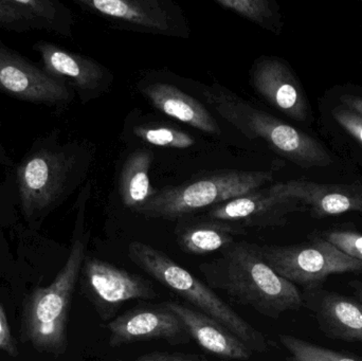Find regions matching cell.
<instances>
[{
	"mask_svg": "<svg viewBox=\"0 0 362 361\" xmlns=\"http://www.w3.org/2000/svg\"><path fill=\"white\" fill-rule=\"evenodd\" d=\"M243 227L209 220L185 222L176 229V239L183 252L206 256L221 251L235 243L236 235H244Z\"/></svg>",
	"mask_w": 362,
	"mask_h": 361,
	"instance_id": "cell-19",
	"label": "cell"
},
{
	"mask_svg": "<svg viewBox=\"0 0 362 361\" xmlns=\"http://www.w3.org/2000/svg\"><path fill=\"white\" fill-rule=\"evenodd\" d=\"M317 235L341 250L344 254L362 262V233L356 231L341 230V229H332Z\"/></svg>",
	"mask_w": 362,
	"mask_h": 361,
	"instance_id": "cell-26",
	"label": "cell"
},
{
	"mask_svg": "<svg viewBox=\"0 0 362 361\" xmlns=\"http://www.w3.org/2000/svg\"><path fill=\"white\" fill-rule=\"evenodd\" d=\"M279 338L288 351L287 361H362L354 354L327 349L291 335L282 334Z\"/></svg>",
	"mask_w": 362,
	"mask_h": 361,
	"instance_id": "cell-22",
	"label": "cell"
},
{
	"mask_svg": "<svg viewBox=\"0 0 362 361\" xmlns=\"http://www.w3.org/2000/svg\"><path fill=\"white\" fill-rule=\"evenodd\" d=\"M154 155L140 148L127 157L121 172L119 191L125 207L136 211L148 203L157 191L150 182V170Z\"/></svg>",
	"mask_w": 362,
	"mask_h": 361,
	"instance_id": "cell-20",
	"label": "cell"
},
{
	"mask_svg": "<svg viewBox=\"0 0 362 361\" xmlns=\"http://www.w3.org/2000/svg\"><path fill=\"white\" fill-rule=\"evenodd\" d=\"M33 30L72 37L74 14L59 0H21Z\"/></svg>",
	"mask_w": 362,
	"mask_h": 361,
	"instance_id": "cell-21",
	"label": "cell"
},
{
	"mask_svg": "<svg viewBox=\"0 0 362 361\" xmlns=\"http://www.w3.org/2000/svg\"><path fill=\"white\" fill-rule=\"evenodd\" d=\"M341 100V105L350 108L353 112L362 116V97L357 95H344L340 97Z\"/></svg>",
	"mask_w": 362,
	"mask_h": 361,
	"instance_id": "cell-30",
	"label": "cell"
},
{
	"mask_svg": "<svg viewBox=\"0 0 362 361\" xmlns=\"http://www.w3.org/2000/svg\"><path fill=\"white\" fill-rule=\"evenodd\" d=\"M107 329L112 348L156 339L175 345L191 339L180 318L163 303L156 307H135L112 320Z\"/></svg>",
	"mask_w": 362,
	"mask_h": 361,
	"instance_id": "cell-11",
	"label": "cell"
},
{
	"mask_svg": "<svg viewBox=\"0 0 362 361\" xmlns=\"http://www.w3.org/2000/svg\"><path fill=\"white\" fill-rule=\"evenodd\" d=\"M332 114L336 122L362 144V116L344 105L334 108Z\"/></svg>",
	"mask_w": 362,
	"mask_h": 361,
	"instance_id": "cell-27",
	"label": "cell"
},
{
	"mask_svg": "<svg viewBox=\"0 0 362 361\" xmlns=\"http://www.w3.org/2000/svg\"><path fill=\"white\" fill-rule=\"evenodd\" d=\"M217 114L249 139H262L276 154L303 169L323 167L333 163L325 146L308 134L251 105L221 88L204 93Z\"/></svg>",
	"mask_w": 362,
	"mask_h": 361,
	"instance_id": "cell-5",
	"label": "cell"
},
{
	"mask_svg": "<svg viewBox=\"0 0 362 361\" xmlns=\"http://www.w3.org/2000/svg\"><path fill=\"white\" fill-rule=\"evenodd\" d=\"M90 12L124 25L153 33L174 35L177 25L175 16L165 1L159 0H74Z\"/></svg>",
	"mask_w": 362,
	"mask_h": 361,
	"instance_id": "cell-16",
	"label": "cell"
},
{
	"mask_svg": "<svg viewBox=\"0 0 362 361\" xmlns=\"http://www.w3.org/2000/svg\"><path fill=\"white\" fill-rule=\"evenodd\" d=\"M0 350L8 355H18V349L15 345L14 339L11 333L10 326H8V319H6V314L4 309L0 305Z\"/></svg>",
	"mask_w": 362,
	"mask_h": 361,
	"instance_id": "cell-28",
	"label": "cell"
},
{
	"mask_svg": "<svg viewBox=\"0 0 362 361\" xmlns=\"http://www.w3.org/2000/svg\"><path fill=\"white\" fill-rule=\"evenodd\" d=\"M304 307L329 339L362 345V304L357 299L329 292L323 286L302 290Z\"/></svg>",
	"mask_w": 362,
	"mask_h": 361,
	"instance_id": "cell-12",
	"label": "cell"
},
{
	"mask_svg": "<svg viewBox=\"0 0 362 361\" xmlns=\"http://www.w3.org/2000/svg\"><path fill=\"white\" fill-rule=\"evenodd\" d=\"M198 267L208 286L223 290L234 302L252 307L265 317L278 319L304 307L298 286L278 275L255 244L235 242Z\"/></svg>",
	"mask_w": 362,
	"mask_h": 361,
	"instance_id": "cell-2",
	"label": "cell"
},
{
	"mask_svg": "<svg viewBox=\"0 0 362 361\" xmlns=\"http://www.w3.org/2000/svg\"><path fill=\"white\" fill-rule=\"evenodd\" d=\"M163 304L173 312L191 339L209 353L227 360H248L253 352L231 331L206 314L175 301Z\"/></svg>",
	"mask_w": 362,
	"mask_h": 361,
	"instance_id": "cell-17",
	"label": "cell"
},
{
	"mask_svg": "<svg viewBox=\"0 0 362 361\" xmlns=\"http://www.w3.org/2000/svg\"><path fill=\"white\" fill-rule=\"evenodd\" d=\"M2 123L1 119H0V136H1ZM0 165L6 170H14L15 162L10 158L6 150H4L2 146L1 142H0Z\"/></svg>",
	"mask_w": 362,
	"mask_h": 361,
	"instance_id": "cell-31",
	"label": "cell"
},
{
	"mask_svg": "<svg viewBox=\"0 0 362 361\" xmlns=\"http://www.w3.org/2000/svg\"><path fill=\"white\" fill-rule=\"evenodd\" d=\"M129 260L161 285L231 331L253 353L269 351L267 337L238 315L210 286L178 265L167 254L142 242H132Z\"/></svg>",
	"mask_w": 362,
	"mask_h": 361,
	"instance_id": "cell-4",
	"label": "cell"
},
{
	"mask_svg": "<svg viewBox=\"0 0 362 361\" xmlns=\"http://www.w3.org/2000/svg\"><path fill=\"white\" fill-rule=\"evenodd\" d=\"M82 268L87 296L101 319L110 320L129 301L158 297L152 282L146 278L100 259L86 256Z\"/></svg>",
	"mask_w": 362,
	"mask_h": 361,
	"instance_id": "cell-9",
	"label": "cell"
},
{
	"mask_svg": "<svg viewBox=\"0 0 362 361\" xmlns=\"http://www.w3.org/2000/svg\"><path fill=\"white\" fill-rule=\"evenodd\" d=\"M88 161L84 144L62 142L57 129L34 140L14 167L17 205L30 226L40 224L72 194Z\"/></svg>",
	"mask_w": 362,
	"mask_h": 361,
	"instance_id": "cell-1",
	"label": "cell"
},
{
	"mask_svg": "<svg viewBox=\"0 0 362 361\" xmlns=\"http://www.w3.org/2000/svg\"><path fill=\"white\" fill-rule=\"evenodd\" d=\"M144 95L151 103L180 122L185 123L204 133L219 135L218 123L209 110L197 100L167 83H154L144 89Z\"/></svg>",
	"mask_w": 362,
	"mask_h": 361,
	"instance_id": "cell-18",
	"label": "cell"
},
{
	"mask_svg": "<svg viewBox=\"0 0 362 361\" xmlns=\"http://www.w3.org/2000/svg\"><path fill=\"white\" fill-rule=\"evenodd\" d=\"M255 90L268 103L300 122L310 114L308 99L288 66L276 57H262L253 66Z\"/></svg>",
	"mask_w": 362,
	"mask_h": 361,
	"instance_id": "cell-15",
	"label": "cell"
},
{
	"mask_svg": "<svg viewBox=\"0 0 362 361\" xmlns=\"http://www.w3.org/2000/svg\"><path fill=\"white\" fill-rule=\"evenodd\" d=\"M134 133L146 143L170 148H189L195 144V140L178 129L168 126H137Z\"/></svg>",
	"mask_w": 362,
	"mask_h": 361,
	"instance_id": "cell-24",
	"label": "cell"
},
{
	"mask_svg": "<svg viewBox=\"0 0 362 361\" xmlns=\"http://www.w3.org/2000/svg\"><path fill=\"white\" fill-rule=\"evenodd\" d=\"M0 30L18 34L33 30L21 0H0Z\"/></svg>",
	"mask_w": 362,
	"mask_h": 361,
	"instance_id": "cell-25",
	"label": "cell"
},
{
	"mask_svg": "<svg viewBox=\"0 0 362 361\" xmlns=\"http://www.w3.org/2000/svg\"><path fill=\"white\" fill-rule=\"evenodd\" d=\"M300 210L302 207L295 199H284L270 192L269 189H263L211 208L206 216L209 220L230 223L243 228H265L284 226L287 215Z\"/></svg>",
	"mask_w": 362,
	"mask_h": 361,
	"instance_id": "cell-14",
	"label": "cell"
},
{
	"mask_svg": "<svg viewBox=\"0 0 362 361\" xmlns=\"http://www.w3.org/2000/svg\"><path fill=\"white\" fill-rule=\"evenodd\" d=\"M270 192L295 199L302 210L314 218L362 212V186L358 184H318L308 180H289L270 187Z\"/></svg>",
	"mask_w": 362,
	"mask_h": 361,
	"instance_id": "cell-13",
	"label": "cell"
},
{
	"mask_svg": "<svg viewBox=\"0 0 362 361\" xmlns=\"http://www.w3.org/2000/svg\"><path fill=\"white\" fill-rule=\"evenodd\" d=\"M216 4L276 33L281 27L276 10L268 0H216Z\"/></svg>",
	"mask_w": 362,
	"mask_h": 361,
	"instance_id": "cell-23",
	"label": "cell"
},
{
	"mask_svg": "<svg viewBox=\"0 0 362 361\" xmlns=\"http://www.w3.org/2000/svg\"><path fill=\"white\" fill-rule=\"evenodd\" d=\"M274 179L272 171H230L157 191L136 213L148 218L181 220L206 208L259 191Z\"/></svg>",
	"mask_w": 362,
	"mask_h": 361,
	"instance_id": "cell-6",
	"label": "cell"
},
{
	"mask_svg": "<svg viewBox=\"0 0 362 361\" xmlns=\"http://www.w3.org/2000/svg\"><path fill=\"white\" fill-rule=\"evenodd\" d=\"M0 93L13 99L55 110L67 107L74 90L44 68L0 40Z\"/></svg>",
	"mask_w": 362,
	"mask_h": 361,
	"instance_id": "cell-8",
	"label": "cell"
},
{
	"mask_svg": "<svg viewBox=\"0 0 362 361\" xmlns=\"http://www.w3.org/2000/svg\"><path fill=\"white\" fill-rule=\"evenodd\" d=\"M349 286L352 288L354 298L357 299L362 304V282L358 280L349 282Z\"/></svg>",
	"mask_w": 362,
	"mask_h": 361,
	"instance_id": "cell-32",
	"label": "cell"
},
{
	"mask_svg": "<svg viewBox=\"0 0 362 361\" xmlns=\"http://www.w3.org/2000/svg\"><path fill=\"white\" fill-rule=\"evenodd\" d=\"M90 188L83 189L78 199V215L69 256L54 281L32 294L23 311V336L36 349L62 354L67 348L66 326L72 294L86 258L85 210Z\"/></svg>",
	"mask_w": 362,
	"mask_h": 361,
	"instance_id": "cell-3",
	"label": "cell"
},
{
	"mask_svg": "<svg viewBox=\"0 0 362 361\" xmlns=\"http://www.w3.org/2000/svg\"><path fill=\"white\" fill-rule=\"evenodd\" d=\"M33 50L47 73L67 83L78 93L82 103L103 95L112 84V76L101 64L90 57L71 52L47 40H37Z\"/></svg>",
	"mask_w": 362,
	"mask_h": 361,
	"instance_id": "cell-10",
	"label": "cell"
},
{
	"mask_svg": "<svg viewBox=\"0 0 362 361\" xmlns=\"http://www.w3.org/2000/svg\"><path fill=\"white\" fill-rule=\"evenodd\" d=\"M310 241L291 246H259L265 262L281 277L306 288L325 285L327 278L348 273H362V262L313 233Z\"/></svg>",
	"mask_w": 362,
	"mask_h": 361,
	"instance_id": "cell-7",
	"label": "cell"
},
{
	"mask_svg": "<svg viewBox=\"0 0 362 361\" xmlns=\"http://www.w3.org/2000/svg\"><path fill=\"white\" fill-rule=\"evenodd\" d=\"M112 361H206L204 357L195 354L165 353V352H154L146 354L135 360H116Z\"/></svg>",
	"mask_w": 362,
	"mask_h": 361,
	"instance_id": "cell-29",
	"label": "cell"
}]
</instances>
